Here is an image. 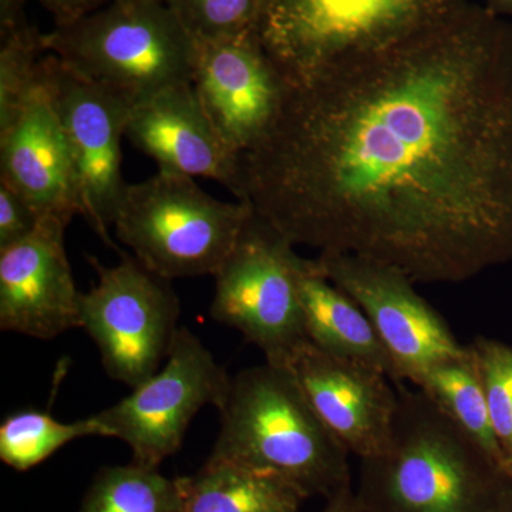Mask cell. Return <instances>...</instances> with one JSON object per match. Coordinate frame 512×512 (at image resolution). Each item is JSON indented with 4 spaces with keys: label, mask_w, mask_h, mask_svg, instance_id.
Returning <instances> with one entry per match:
<instances>
[{
    "label": "cell",
    "mask_w": 512,
    "mask_h": 512,
    "mask_svg": "<svg viewBox=\"0 0 512 512\" xmlns=\"http://www.w3.org/2000/svg\"><path fill=\"white\" fill-rule=\"evenodd\" d=\"M42 35L20 29L2 35L0 47V133L18 119L30 94L40 82Z\"/></svg>",
    "instance_id": "obj_22"
},
{
    "label": "cell",
    "mask_w": 512,
    "mask_h": 512,
    "mask_svg": "<svg viewBox=\"0 0 512 512\" xmlns=\"http://www.w3.org/2000/svg\"><path fill=\"white\" fill-rule=\"evenodd\" d=\"M0 184L23 195L43 217L70 224L82 215L72 154L42 70L18 119L0 133Z\"/></svg>",
    "instance_id": "obj_16"
},
{
    "label": "cell",
    "mask_w": 512,
    "mask_h": 512,
    "mask_svg": "<svg viewBox=\"0 0 512 512\" xmlns=\"http://www.w3.org/2000/svg\"><path fill=\"white\" fill-rule=\"evenodd\" d=\"M178 481L185 512H301L308 500L276 474L228 461L207 460Z\"/></svg>",
    "instance_id": "obj_18"
},
{
    "label": "cell",
    "mask_w": 512,
    "mask_h": 512,
    "mask_svg": "<svg viewBox=\"0 0 512 512\" xmlns=\"http://www.w3.org/2000/svg\"><path fill=\"white\" fill-rule=\"evenodd\" d=\"M221 429L210 461L276 474L306 497H335L352 485L349 451L325 426L291 367H247L232 377L218 410Z\"/></svg>",
    "instance_id": "obj_3"
},
{
    "label": "cell",
    "mask_w": 512,
    "mask_h": 512,
    "mask_svg": "<svg viewBox=\"0 0 512 512\" xmlns=\"http://www.w3.org/2000/svg\"><path fill=\"white\" fill-rule=\"evenodd\" d=\"M322 274L366 313L392 357L403 384L416 386L430 367L463 355L446 320L392 266L349 254H319Z\"/></svg>",
    "instance_id": "obj_11"
},
{
    "label": "cell",
    "mask_w": 512,
    "mask_h": 512,
    "mask_svg": "<svg viewBox=\"0 0 512 512\" xmlns=\"http://www.w3.org/2000/svg\"><path fill=\"white\" fill-rule=\"evenodd\" d=\"M97 282L80 295L82 329L99 349L111 379L137 387L158 372L180 326V299L171 281L134 255L106 266L89 256Z\"/></svg>",
    "instance_id": "obj_8"
},
{
    "label": "cell",
    "mask_w": 512,
    "mask_h": 512,
    "mask_svg": "<svg viewBox=\"0 0 512 512\" xmlns=\"http://www.w3.org/2000/svg\"><path fill=\"white\" fill-rule=\"evenodd\" d=\"M43 50L90 82L136 101L191 83L197 40L163 0L107 5L42 35Z\"/></svg>",
    "instance_id": "obj_4"
},
{
    "label": "cell",
    "mask_w": 512,
    "mask_h": 512,
    "mask_svg": "<svg viewBox=\"0 0 512 512\" xmlns=\"http://www.w3.org/2000/svg\"><path fill=\"white\" fill-rule=\"evenodd\" d=\"M79 512H185L177 478L133 463L100 468Z\"/></svg>",
    "instance_id": "obj_20"
},
{
    "label": "cell",
    "mask_w": 512,
    "mask_h": 512,
    "mask_svg": "<svg viewBox=\"0 0 512 512\" xmlns=\"http://www.w3.org/2000/svg\"><path fill=\"white\" fill-rule=\"evenodd\" d=\"M43 8L53 15L56 25H67L107 5L110 0H39Z\"/></svg>",
    "instance_id": "obj_26"
},
{
    "label": "cell",
    "mask_w": 512,
    "mask_h": 512,
    "mask_svg": "<svg viewBox=\"0 0 512 512\" xmlns=\"http://www.w3.org/2000/svg\"><path fill=\"white\" fill-rule=\"evenodd\" d=\"M67 222L43 217L32 235L0 249V329L40 340L82 329L80 295L64 247Z\"/></svg>",
    "instance_id": "obj_13"
},
{
    "label": "cell",
    "mask_w": 512,
    "mask_h": 512,
    "mask_svg": "<svg viewBox=\"0 0 512 512\" xmlns=\"http://www.w3.org/2000/svg\"><path fill=\"white\" fill-rule=\"evenodd\" d=\"M238 201L295 247L460 284L512 261V25L468 2L288 84Z\"/></svg>",
    "instance_id": "obj_1"
},
{
    "label": "cell",
    "mask_w": 512,
    "mask_h": 512,
    "mask_svg": "<svg viewBox=\"0 0 512 512\" xmlns=\"http://www.w3.org/2000/svg\"><path fill=\"white\" fill-rule=\"evenodd\" d=\"M299 296L306 335L313 346L328 355L375 367L402 386L375 326L348 293L322 274L315 259H303Z\"/></svg>",
    "instance_id": "obj_17"
},
{
    "label": "cell",
    "mask_w": 512,
    "mask_h": 512,
    "mask_svg": "<svg viewBox=\"0 0 512 512\" xmlns=\"http://www.w3.org/2000/svg\"><path fill=\"white\" fill-rule=\"evenodd\" d=\"M42 220L43 215L32 202L8 185L0 184V249L28 238Z\"/></svg>",
    "instance_id": "obj_25"
},
{
    "label": "cell",
    "mask_w": 512,
    "mask_h": 512,
    "mask_svg": "<svg viewBox=\"0 0 512 512\" xmlns=\"http://www.w3.org/2000/svg\"><path fill=\"white\" fill-rule=\"evenodd\" d=\"M197 42L255 30L261 0H163Z\"/></svg>",
    "instance_id": "obj_24"
},
{
    "label": "cell",
    "mask_w": 512,
    "mask_h": 512,
    "mask_svg": "<svg viewBox=\"0 0 512 512\" xmlns=\"http://www.w3.org/2000/svg\"><path fill=\"white\" fill-rule=\"evenodd\" d=\"M252 210L231 254L215 274L210 315L238 330L272 365L291 367L306 345L299 296L302 256Z\"/></svg>",
    "instance_id": "obj_7"
},
{
    "label": "cell",
    "mask_w": 512,
    "mask_h": 512,
    "mask_svg": "<svg viewBox=\"0 0 512 512\" xmlns=\"http://www.w3.org/2000/svg\"><path fill=\"white\" fill-rule=\"evenodd\" d=\"M468 0H261L255 35L288 84L393 45Z\"/></svg>",
    "instance_id": "obj_5"
},
{
    "label": "cell",
    "mask_w": 512,
    "mask_h": 512,
    "mask_svg": "<svg viewBox=\"0 0 512 512\" xmlns=\"http://www.w3.org/2000/svg\"><path fill=\"white\" fill-rule=\"evenodd\" d=\"M397 393L387 447L360 460V510L494 512L512 478L420 389Z\"/></svg>",
    "instance_id": "obj_2"
},
{
    "label": "cell",
    "mask_w": 512,
    "mask_h": 512,
    "mask_svg": "<svg viewBox=\"0 0 512 512\" xmlns=\"http://www.w3.org/2000/svg\"><path fill=\"white\" fill-rule=\"evenodd\" d=\"M126 137L158 171L210 178L239 191V157L224 143L191 83H178L131 106Z\"/></svg>",
    "instance_id": "obj_15"
},
{
    "label": "cell",
    "mask_w": 512,
    "mask_h": 512,
    "mask_svg": "<svg viewBox=\"0 0 512 512\" xmlns=\"http://www.w3.org/2000/svg\"><path fill=\"white\" fill-rule=\"evenodd\" d=\"M120 2H137V0H120Z\"/></svg>",
    "instance_id": "obj_30"
},
{
    "label": "cell",
    "mask_w": 512,
    "mask_h": 512,
    "mask_svg": "<svg viewBox=\"0 0 512 512\" xmlns=\"http://www.w3.org/2000/svg\"><path fill=\"white\" fill-rule=\"evenodd\" d=\"M247 202L217 200L194 178L158 171L127 184L114 232L168 281L217 274L251 217Z\"/></svg>",
    "instance_id": "obj_6"
},
{
    "label": "cell",
    "mask_w": 512,
    "mask_h": 512,
    "mask_svg": "<svg viewBox=\"0 0 512 512\" xmlns=\"http://www.w3.org/2000/svg\"><path fill=\"white\" fill-rule=\"evenodd\" d=\"M42 77L72 154L82 217L116 248L109 231L127 188L121 174V140L133 101L90 82L50 53L43 56Z\"/></svg>",
    "instance_id": "obj_10"
},
{
    "label": "cell",
    "mask_w": 512,
    "mask_h": 512,
    "mask_svg": "<svg viewBox=\"0 0 512 512\" xmlns=\"http://www.w3.org/2000/svg\"><path fill=\"white\" fill-rule=\"evenodd\" d=\"M487 8L498 16H512V0H485Z\"/></svg>",
    "instance_id": "obj_28"
},
{
    "label": "cell",
    "mask_w": 512,
    "mask_h": 512,
    "mask_svg": "<svg viewBox=\"0 0 512 512\" xmlns=\"http://www.w3.org/2000/svg\"><path fill=\"white\" fill-rule=\"evenodd\" d=\"M494 512H512V484L505 488Z\"/></svg>",
    "instance_id": "obj_29"
},
{
    "label": "cell",
    "mask_w": 512,
    "mask_h": 512,
    "mask_svg": "<svg viewBox=\"0 0 512 512\" xmlns=\"http://www.w3.org/2000/svg\"><path fill=\"white\" fill-rule=\"evenodd\" d=\"M231 382L201 339L181 328L158 372L92 417L103 437L127 444L133 463L158 468L180 451L191 421L205 406L224 407Z\"/></svg>",
    "instance_id": "obj_9"
},
{
    "label": "cell",
    "mask_w": 512,
    "mask_h": 512,
    "mask_svg": "<svg viewBox=\"0 0 512 512\" xmlns=\"http://www.w3.org/2000/svg\"><path fill=\"white\" fill-rule=\"evenodd\" d=\"M322 512H362L356 500L355 488H343L335 497L326 500V507Z\"/></svg>",
    "instance_id": "obj_27"
},
{
    "label": "cell",
    "mask_w": 512,
    "mask_h": 512,
    "mask_svg": "<svg viewBox=\"0 0 512 512\" xmlns=\"http://www.w3.org/2000/svg\"><path fill=\"white\" fill-rule=\"evenodd\" d=\"M191 84L212 126L238 157L274 124L288 89L255 32L197 42Z\"/></svg>",
    "instance_id": "obj_12"
},
{
    "label": "cell",
    "mask_w": 512,
    "mask_h": 512,
    "mask_svg": "<svg viewBox=\"0 0 512 512\" xmlns=\"http://www.w3.org/2000/svg\"><path fill=\"white\" fill-rule=\"evenodd\" d=\"M320 420L359 458L382 453L399 406L397 386L383 372L328 355L308 343L291 365Z\"/></svg>",
    "instance_id": "obj_14"
},
{
    "label": "cell",
    "mask_w": 512,
    "mask_h": 512,
    "mask_svg": "<svg viewBox=\"0 0 512 512\" xmlns=\"http://www.w3.org/2000/svg\"><path fill=\"white\" fill-rule=\"evenodd\" d=\"M90 436L103 437V430L92 416L63 423L47 412L20 410L9 414L0 424V460L23 473L72 441Z\"/></svg>",
    "instance_id": "obj_21"
},
{
    "label": "cell",
    "mask_w": 512,
    "mask_h": 512,
    "mask_svg": "<svg viewBox=\"0 0 512 512\" xmlns=\"http://www.w3.org/2000/svg\"><path fill=\"white\" fill-rule=\"evenodd\" d=\"M495 436L512 474V345L478 336L470 343Z\"/></svg>",
    "instance_id": "obj_23"
},
{
    "label": "cell",
    "mask_w": 512,
    "mask_h": 512,
    "mask_svg": "<svg viewBox=\"0 0 512 512\" xmlns=\"http://www.w3.org/2000/svg\"><path fill=\"white\" fill-rule=\"evenodd\" d=\"M414 387L426 394L441 412L450 417L512 478L510 467L495 436L483 382L470 346L467 345L463 355L430 367Z\"/></svg>",
    "instance_id": "obj_19"
}]
</instances>
